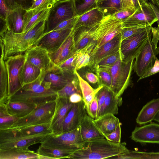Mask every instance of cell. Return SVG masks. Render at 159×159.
Instances as JSON below:
<instances>
[{
    "mask_svg": "<svg viewBox=\"0 0 159 159\" xmlns=\"http://www.w3.org/2000/svg\"><path fill=\"white\" fill-rule=\"evenodd\" d=\"M144 28L140 26H133L122 28L120 32L121 41Z\"/></svg>",
    "mask_w": 159,
    "mask_h": 159,
    "instance_id": "cell-50",
    "label": "cell"
},
{
    "mask_svg": "<svg viewBox=\"0 0 159 159\" xmlns=\"http://www.w3.org/2000/svg\"><path fill=\"white\" fill-rule=\"evenodd\" d=\"M135 8L136 9L141 5L147 2L146 0H132Z\"/></svg>",
    "mask_w": 159,
    "mask_h": 159,
    "instance_id": "cell-61",
    "label": "cell"
},
{
    "mask_svg": "<svg viewBox=\"0 0 159 159\" xmlns=\"http://www.w3.org/2000/svg\"><path fill=\"white\" fill-rule=\"evenodd\" d=\"M98 109V102L95 97L90 104L87 113L89 116L95 119L97 117Z\"/></svg>",
    "mask_w": 159,
    "mask_h": 159,
    "instance_id": "cell-54",
    "label": "cell"
},
{
    "mask_svg": "<svg viewBox=\"0 0 159 159\" xmlns=\"http://www.w3.org/2000/svg\"><path fill=\"white\" fill-rule=\"evenodd\" d=\"M134 59L124 62L120 58L111 68L112 83L110 89L117 97H120L128 86Z\"/></svg>",
    "mask_w": 159,
    "mask_h": 159,
    "instance_id": "cell-8",
    "label": "cell"
},
{
    "mask_svg": "<svg viewBox=\"0 0 159 159\" xmlns=\"http://www.w3.org/2000/svg\"><path fill=\"white\" fill-rule=\"evenodd\" d=\"M120 50L117 52L107 56L99 61L93 67L95 70H102L110 72L111 67L120 58Z\"/></svg>",
    "mask_w": 159,
    "mask_h": 159,
    "instance_id": "cell-41",
    "label": "cell"
},
{
    "mask_svg": "<svg viewBox=\"0 0 159 159\" xmlns=\"http://www.w3.org/2000/svg\"><path fill=\"white\" fill-rule=\"evenodd\" d=\"M99 81V86H102L110 89L112 83V77L109 72L102 70H96Z\"/></svg>",
    "mask_w": 159,
    "mask_h": 159,
    "instance_id": "cell-46",
    "label": "cell"
},
{
    "mask_svg": "<svg viewBox=\"0 0 159 159\" xmlns=\"http://www.w3.org/2000/svg\"><path fill=\"white\" fill-rule=\"evenodd\" d=\"M91 52L86 47L78 51L76 59V71L89 66L91 58Z\"/></svg>",
    "mask_w": 159,
    "mask_h": 159,
    "instance_id": "cell-42",
    "label": "cell"
},
{
    "mask_svg": "<svg viewBox=\"0 0 159 159\" xmlns=\"http://www.w3.org/2000/svg\"><path fill=\"white\" fill-rule=\"evenodd\" d=\"M19 118L9 114L5 104L0 103V130L9 128Z\"/></svg>",
    "mask_w": 159,
    "mask_h": 159,
    "instance_id": "cell-39",
    "label": "cell"
},
{
    "mask_svg": "<svg viewBox=\"0 0 159 159\" xmlns=\"http://www.w3.org/2000/svg\"><path fill=\"white\" fill-rule=\"evenodd\" d=\"M40 143L48 147L76 150L83 148L86 142L82 139L79 126L58 134L52 133L43 139Z\"/></svg>",
    "mask_w": 159,
    "mask_h": 159,
    "instance_id": "cell-6",
    "label": "cell"
},
{
    "mask_svg": "<svg viewBox=\"0 0 159 159\" xmlns=\"http://www.w3.org/2000/svg\"><path fill=\"white\" fill-rule=\"evenodd\" d=\"M126 143H116L105 138L86 142L82 148L75 151L68 158L73 159H110L125 152Z\"/></svg>",
    "mask_w": 159,
    "mask_h": 159,
    "instance_id": "cell-2",
    "label": "cell"
},
{
    "mask_svg": "<svg viewBox=\"0 0 159 159\" xmlns=\"http://www.w3.org/2000/svg\"><path fill=\"white\" fill-rule=\"evenodd\" d=\"M157 25V27H151L152 35V40L157 46L159 40V25Z\"/></svg>",
    "mask_w": 159,
    "mask_h": 159,
    "instance_id": "cell-56",
    "label": "cell"
},
{
    "mask_svg": "<svg viewBox=\"0 0 159 159\" xmlns=\"http://www.w3.org/2000/svg\"><path fill=\"white\" fill-rule=\"evenodd\" d=\"M38 107L35 104L21 101H12L9 99L6 104L8 112L20 118L27 116Z\"/></svg>",
    "mask_w": 159,
    "mask_h": 159,
    "instance_id": "cell-27",
    "label": "cell"
},
{
    "mask_svg": "<svg viewBox=\"0 0 159 159\" xmlns=\"http://www.w3.org/2000/svg\"><path fill=\"white\" fill-rule=\"evenodd\" d=\"M121 126L119 123L115 129L112 133L107 135L105 138L107 140L113 142L121 143Z\"/></svg>",
    "mask_w": 159,
    "mask_h": 159,
    "instance_id": "cell-51",
    "label": "cell"
},
{
    "mask_svg": "<svg viewBox=\"0 0 159 159\" xmlns=\"http://www.w3.org/2000/svg\"><path fill=\"white\" fill-rule=\"evenodd\" d=\"M122 23L121 21L109 15L105 16L99 23L90 27L91 41L89 43L93 48L91 55L121 32L122 28Z\"/></svg>",
    "mask_w": 159,
    "mask_h": 159,
    "instance_id": "cell-4",
    "label": "cell"
},
{
    "mask_svg": "<svg viewBox=\"0 0 159 159\" xmlns=\"http://www.w3.org/2000/svg\"><path fill=\"white\" fill-rule=\"evenodd\" d=\"M76 16L75 0H58L50 9L44 34L51 31L62 21Z\"/></svg>",
    "mask_w": 159,
    "mask_h": 159,
    "instance_id": "cell-10",
    "label": "cell"
},
{
    "mask_svg": "<svg viewBox=\"0 0 159 159\" xmlns=\"http://www.w3.org/2000/svg\"><path fill=\"white\" fill-rule=\"evenodd\" d=\"M42 74V71L39 68L25 60L19 75L22 86L36 80Z\"/></svg>",
    "mask_w": 159,
    "mask_h": 159,
    "instance_id": "cell-31",
    "label": "cell"
},
{
    "mask_svg": "<svg viewBox=\"0 0 159 159\" xmlns=\"http://www.w3.org/2000/svg\"><path fill=\"white\" fill-rule=\"evenodd\" d=\"M157 19L153 9L146 2L136 9L131 16L122 22V28L140 26L145 28L152 26Z\"/></svg>",
    "mask_w": 159,
    "mask_h": 159,
    "instance_id": "cell-12",
    "label": "cell"
},
{
    "mask_svg": "<svg viewBox=\"0 0 159 159\" xmlns=\"http://www.w3.org/2000/svg\"><path fill=\"white\" fill-rule=\"evenodd\" d=\"M46 20L39 22L28 31L20 33L8 30L0 36L4 47V59L15 54L22 53L33 46L45 33Z\"/></svg>",
    "mask_w": 159,
    "mask_h": 159,
    "instance_id": "cell-1",
    "label": "cell"
},
{
    "mask_svg": "<svg viewBox=\"0 0 159 159\" xmlns=\"http://www.w3.org/2000/svg\"><path fill=\"white\" fill-rule=\"evenodd\" d=\"M50 9H44L39 13H32L26 10L23 16L24 29L23 32L30 30L39 22L46 20Z\"/></svg>",
    "mask_w": 159,
    "mask_h": 159,
    "instance_id": "cell-33",
    "label": "cell"
},
{
    "mask_svg": "<svg viewBox=\"0 0 159 159\" xmlns=\"http://www.w3.org/2000/svg\"><path fill=\"white\" fill-rule=\"evenodd\" d=\"M50 123L32 125L17 129L20 134L23 135H34L47 132L52 133Z\"/></svg>",
    "mask_w": 159,
    "mask_h": 159,
    "instance_id": "cell-40",
    "label": "cell"
},
{
    "mask_svg": "<svg viewBox=\"0 0 159 159\" xmlns=\"http://www.w3.org/2000/svg\"><path fill=\"white\" fill-rule=\"evenodd\" d=\"M10 11L7 7L4 0H0V18L5 21Z\"/></svg>",
    "mask_w": 159,
    "mask_h": 159,
    "instance_id": "cell-55",
    "label": "cell"
},
{
    "mask_svg": "<svg viewBox=\"0 0 159 159\" xmlns=\"http://www.w3.org/2000/svg\"><path fill=\"white\" fill-rule=\"evenodd\" d=\"M77 51L75 46L73 29L71 33L59 48L49 54L52 62L58 66L73 56Z\"/></svg>",
    "mask_w": 159,
    "mask_h": 159,
    "instance_id": "cell-20",
    "label": "cell"
},
{
    "mask_svg": "<svg viewBox=\"0 0 159 159\" xmlns=\"http://www.w3.org/2000/svg\"><path fill=\"white\" fill-rule=\"evenodd\" d=\"M75 74L79 80V86L82 95V100L84 103V107L87 112L90 104L95 98L99 91L103 86H99L96 89H93L88 82L83 79L77 71H75Z\"/></svg>",
    "mask_w": 159,
    "mask_h": 159,
    "instance_id": "cell-30",
    "label": "cell"
},
{
    "mask_svg": "<svg viewBox=\"0 0 159 159\" xmlns=\"http://www.w3.org/2000/svg\"><path fill=\"white\" fill-rule=\"evenodd\" d=\"M61 70L54 64L40 76L42 83L57 92L63 88L74 76Z\"/></svg>",
    "mask_w": 159,
    "mask_h": 159,
    "instance_id": "cell-14",
    "label": "cell"
},
{
    "mask_svg": "<svg viewBox=\"0 0 159 159\" xmlns=\"http://www.w3.org/2000/svg\"><path fill=\"white\" fill-rule=\"evenodd\" d=\"M55 101V110L51 122L50 128L52 134H58L63 132V121L73 103L70 102L69 98L58 97Z\"/></svg>",
    "mask_w": 159,
    "mask_h": 159,
    "instance_id": "cell-17",
    "label": "cell"
},
{
    "mask_svg": "<svg viewBox=\"0 0 159 159\" xmlns=\"http://www.w3.org/2000/svg\"><path fill=\"white\" fill-rule=\"evenodd\" d=\"M94 119L87 114L83 118L80 124V127L81 135L86 143L93 140L105 138L94 125Z\"/></svg>",
    "mask_w": 159,
    "mask_h": 159,
    "instance_id": "cell-22",
    "label": "cell"
},
{
    "mask_svg": "<svg viewBox=\"0 0 159 159\" xmlns=\"http://www.w3.org/2000/svg\"><path fill=\"white\" fill-rule=\"evenodd\" d=\"M87 114L83 100L79 102L73 103L63 121L62 133L79 127L83 118Z\"/></svg>",
    "mask_w": 159,
    "mask_h": 159,
    "instance_id": "cell-19",
    "label": "cell"
},
{
    "mask_svg": "<svg viewBox=\"0 0 159 159\" xmlns=\"http://www.w3.org/2000/svg\"><path fill=\"white\" fill-rule=\"evenodd\" d=\"M121 42L120 33L112 39L98 48L91 55L89 66L93 67L102 59L119 51Z\"/></svg>",
    "mask_w": 159,
    "mask_h": 159,
    "instance_id": "cell-21",
    "label": "cell"
},
{
    "mask_svg": "<svg viewBox=\"0 0 159 159\" xmlns=\"http://www.w3.org/2000/svg\"><path fill=\"white\" fill-rule=\"evenodd\" d=\"M96 8L104 16L112 15L125 8L122 0H97Z\"/></svg>",
    "mask_w": 159,
    "mask_h": 159,
    "instance_id": "cell-34",
    "label": "cell"
},
{
    "mask_svg": "<svg viewBox=\"0 0 159 159\" xmlns=\"http://www.w3.org/2000/svg\"><path fill=\"white\" fill-rule=\"evenodd\" d=\"M148 2L153 10L157 19V24L159 25V9L156 5L149 2Z\"/></svg>",
    "mask_w": 159,
    "mask_h": 159,
    "instance_id": "cell-59",
    "label": "cell"
},
{
    "mask_svg": "<svg viewBox=\"0 0 159 159\" xmlns=\"http://www.w3.org/2000/svg\"><path fill=\"white\" fill-rule=\"evenodd\" d=\"M90 27H82L73 31L75 46L77 51L84 48L91 41Z\"/></svg>",
    "mask_w": 159,
    "mask_h": 159,
    "instance_id": "cell-37",
    "label": "cell"
},
{
    "mask_svg": "<svg viewBox=\"0 0 159 159\" xmlns=\"http://www.w3.org/2000/svg\"><path fill=\"white\" fill-rule=\"evenodd\" d=\"M93 123L100 132L105 137L113 132L120 123L119 119L114 114H107L94 119Z\"/></svg>",
    "mask_w": 159,
    "mask_h": 159,
    "instance_id": "cell-28",
    "label": "cell"
},
{
    "mask_svg": "<svg viewBox=\"0 0 159 159\" xmlns=\"http://www.w3.org/2000/svg\"><path fill=\"white\" fill-rule=\"evenodd\" d=\"M159 72V60L156 57L153 65L148 68L138 81Z\"/></svg>",
    "mask_w": 159,
    "mask_h": 159,
    "instance_id": "cell-52",
    "label": "cell"
},
{
    "mask_svg": "<svg viewBox=\"0 0 159 159\" xmlns=\"http://www.w3.org/2000/svg\"><path fill=\"white\" fill-rule=\"evenodd\" d=\"M32 0H4L7 8L10 11L18 7H22L26 10L30 7Z\"/></svg>",
    "mask_w": 159,
    "mask_h": 159,
    "instance_id": "cell-45",
    "label": "cell"
},
{
    "mask_svg": "<svg viewBox=\"0 0 159 159\" xmlns=\"http://www.w3.org/2000/svg\"><path fill=\"white\" fill-rule=\"evenodd\" d=\"M124 8H135L132 0H122Z\"/></svg>",
    "mask_w": 159,
    "mask_h": 159,
    "instance_id": "cell-60",
    "label": "cell"
},
{
    "mask_svg": "<svg viewBox=\"0 0 159 159\" xmlns=\"http://www.w3.org/2000/svg\"><path fill=\"white\" fill-rule=\"evenodd\" d=\"M136 10V9L135 8H125L112 15L116 19L122 22L133 14Z\"/></svg>",
    "mask_w": 159,
    "mask_h": 159,
    "instance_id": "cell-49",
    "label": "cell"
},
{
    "mask_svg": "<svg viewBox=\"0 0 159 159\" xmlns=\"http://www.w3.org/2000/svg\"><path fill=\"white\" fill-rule=\"evenodd\" d=\"M55 106V100L39 105L30 114L19 118L9 128L20 129L32 125L50 123L54 114Z\"/></svg>",
    "mask_w": 159,
    "mask_h": 159,
    "instance_id": "cell-7",
    "label": "cell"
},
{
    "mask_svg": "<svg viewBox=\"0 0 159 159\" xmlns=\"http://www.w3.org/2000/svg\"><path fill=\"white\" fill-rule=\"evenodd\" d=\"M130 137L136 142L159 144V124L151 122L136 127L132 132Z\"/></svg>",
    "mask_w": 159,
    "mask_h": 159,
    "instance_id": "cell-16",
    "label": "cell"
},
{
    "mask_svg": "<svg viewBox=\"0 0 159 159\" xmlns=\"http://www.w3.org/2000/svg\"><path fill=\"white\" fill-rule=\"evenodd\" d=\"M105 16L96 7L79 16L73 28L75 31L82 27H90L99 23Z\"/></svg>",
    "mask_w": 159,
    "mask_h": 159,
    "instance_id": "cell-26",
    "label": "cell"
},
{
    "mask_svg": "<svg viewBox=\"0 0 159 159\" xmlns=\"http://www.w3.org/2000/svg\"><path fill=\"white\" fill-rule=\"evenodd\" d=\"M159 111V98L154 99L148 102L139 112L136 119L140 125H145L154 120Z\"/></svg>",
    "mask_w": 159,
    "mask_h": 159,
    "instance_id": "cell-24",
    "label": "cell"
},
{
    "mask_svg": "<svg viewBox=\"0 0 159 159\" xmlns=\"http://www.w3.org/2000/svg\"><path fill=\"white\" fill-rule=\"evenodd\" d=\"M58 97L57 92L42 83L40 76L34 81L22 86L9 100L34 103L38 106L56 100Z\"/></svg>",
    "mask_w": 159,
    "mask_h": 159,
    "instance_id": "cell-3",
    "label": "cell"
},
{
    "mask_svg": "<svg viewBox=\"0 0 159 159\" xmlns=\"http://www.w3.org/2000/svg\"><path fill=\"white\" fill-rule=\"evenodd\" d=\"M5 61L8 77L9 98L22 87L19 75L25 62V54H18L9 56Z\"/></svg>",
    "mask_w": 159,
    "mask_h": 159,
    "instance_id": "cell-13",
    "label": "cell"
},
{
    "mask_svg": "<svg viewBox=\"0 0 159 159\" xmlns=\"http://www.w3.org/2000/svg\"><path fill=\"white\" fill-rule=\"evenodd\" d=\"M25 54V60L39 68L42 71V74L53 64L48 52L39 46H33L27 50Z\"/></svg>",
    "mask_w": 159,
    "mask_h": 159,
    "instance_id": "cell-18",
    "label": "cell"
},
{
    "mask_svg": "<svg viewBox=\"0 0 159 159\" xmlns=\"http://www.w3.org/2000/svg\"><path fill=\"white\" fill-rule=\"evenodd\" d=\"M154 120L159 123V111L156 116Z\"/></svg>",
    "mask_w": 159,
    "mask_h": 159,
    "instance_id": "cell-62",
    "label": "cell"
},
{
    "mask_svg": "<svg viewBox=\"0 0 159 159\" xmlns=\"http://www.w3.org/2000/svg\"><path fill=\"white\" fill-rule=\"evenodd\" d=\"M151 27L143 28L121 41L120 51L122 61L127 62L135 58L148 38L152 35Z\"/></svg>",
    "mask_w": 159,
    "mask_h": 159,
    "instance_id": "cell-9",
    "label": "cell"
},
{
    "mask_svg": "<svg viewBox=\"0 0 159 159\" xmlns=\"http://www.w3.org/2000/svg\"><path fill=\"white\" fill-rule=\"evenodd\" d=\"M85 77L90 83L95 84L98 83L99 79L97 75L91 72H87L85 75Z\"/></svg>",
    "mask_w": 159,
    "mask_h": 159,
    "instance_id": "cell-57",
    "label": "cell"
},
{
    "mask_svg": "<svg viewBox=\"0 0 159 159\" xmlns=\"http://www.w3.org/2000/svg\"><path fill=\"white\" fill-rule=\"evenodd\" d=\"M76 150L48 147L40 145L37 150L39 155L46 156L51 159L68 158V157Z\"/></svg>",
    "mask_w": 159,
    "mask_h": 159,
    "instance_id": "cell-35",
    "label": "cell"
},
{
    "mask_svg": "<svg viewBox=\"0 0 159 159\" xmlns=\"http://www.w3.org/2000/svg\"><path fill=\"white\" fill-rule=\"evenodd\" d=\"M58 0H32L30 7L27 10L35 8L43 10L51 9Z\"/></svg>",
    "mask_w": 159,
    "mask_h": 159,
    "instance_id": "cell-47",
    "label": "cell"
},
{
    "mask_svg": "<svg viewBox=\"0 0 159 159\" xmlns=\"http://www.w3.org/2000/svg\"><path fill=\"white\" fill-rule=\"evenodd\" d=\"M97 0H83L81 4H76L77 16H80L96 7Z\"/></svg>",
    "mask_w": 159,
    "mask_h": 159,
    "instance_id": "cell-44",
    "label": "cell"
},
{
    "mask_svg": "<svg viewBox=\"0 0 159 159\" xmlns=\"http://www.w3.org/2000/svg\"><path fill=\"white\" fill-rule=\"evenodd\" d=\"M81 94L77 93H75L71 95L69 98L70 102L73 103L79 102L82 100V97Z\"/></svg>",
    "mask_w": 159,
    "mask_h": 159,
    "instance_id": "cell-58",
    "label": "cell"
},
{
    "mask_svg": "<svg viewBox=\"0 0 159 159\" xmlns=\"http://www.w3.org/2000/svg\"><path fill=\"white\" fill-rule=\"evenodd\" d=\"M152 35L148 39L144 46L135 58L133 70L139 77L154 63L156 56L159 54L157 47L152 40Z\"/></svg>",
    "mask_w": 159,
    "mask_h": 159,
    "instance_id": "cell-11",
    "label": "cell"
},
{
    "mask_svg": "<svg viewBox=\"0 0 159 159\" xmlns=\"http://www.w3.org/2000/svg\"><path fill=\"white\" fill-rule=\"evenodd\" d=\"M0 103H6L9 99V80L7 69L4 59V47L0 43Z\"/></svg>",
    "mask_w": 159,
    "mask_h": 159,
    "instance_id": "cell-25",
    "label": "cell"
},
{
    "mask_svg": "<svg viewBox=\"0 0 159 159\" xmlns=\"http://www.w3.org/2000/svg\"><path fill=\"white\" fill-rule=\"evenodd\" d=\"M156 4L155 5L157 6L159 9V0H155Z\"/></svg>",
    "mask_w": 159,
    "mask_h": 159,
    "instance_id": "cell-63",
    "label": "cell"
},
{
    "mask_svg": "<svg viewBox=\"0 0 159 159\" xmlns=\"http://www.w3.org/2000/svg\"><path fill=\"white\" fill-rule=\"evenodd\" d=\"M52 133L47 132L34 135H23L17 129L0 130V150L12 148L28 149L32 145L40 143L43 139Z\"/></svg>",
    "mask_w": 159,
    "mask_h": 159,
    "instance_id": "cell-5",
    "label": "cell"
},
{
    "mask_svg": "<svg viewBox=\"0 0 159 159\" xmlns=\"http://www.w3.org/2000/svg\"><path fill=\"white\" fill-rule=\"evenodd\" d=\"M110 159H159V152H145L127 149Z\"/></svg>",
    "mask_w": 159,
    "mask_h": 159,
    "instance_id": "cell-36",
    "label": "cell"
},
{
    "mask_svg": "<svg viewBox=\"0 0 159 159\" xmlns=\"http://www.w3.org/2000/svg\"><path fill=\"white\" fill-rule=\"evenodd\" d=\"M122 102L121 98L117 97L110 89L107 88L104 103L96 119L107 114H117L118 106Z\"/></svg>",
    "mask_w": 159,
    "mask_h": 159,
    "instance_id": "cell-29",
    "label": "cell"
},
{
    "mask_svg": "<svg viewBox=\"0 0 159 159\" xmlns=\"http://www.w3.org/2000/svg\"><path fill=\"white\" fill-rule=\"evenodd\" d=\"M107 88L103 86L98 92L96 96L98 103L97 116L99 114L101 109L104 103L107 94Z\"/></svg>",
    "mask_w": 159,
    "mask_h": 159,
    "instance_id": "cell-53",
    "label": "cell"
},
{
    "mask_svg": "<svg viewBox=\"0 0 159 159\" xmlns=\"http://www.w3.org/2000/svg\"><path fill=\"white\" fill-rule=\"evenodd\" d=\"M79 16H77L61 22L52 31L73 29V28L78 19Z\"/></svg>",
    "mask_w": 159,
    "mask_h": 159,
    "instance_id": "cell-48",
    "label": "cell"
},
{
    "mask_svg": "<svg viewBox=\"0 0 159 159\" xmlns=\"http://www.w3.org/2000/svg\"><path fill=\"white\" fill-rule=\"evenodd\" d=\"M75 93L81 94L79 80L76 74L63 88L57 91L58 97L62 98H69Z\"/></svg>",
    "mask_w": 159,
    "mask_h": 159,
    "instance_id": "cell-38",
    "label": "cell"
},
{
    "mask_svg": "<svg viewBox=\"0 0 159 159\" xmlns=\"http://www.w3.org/2000/svg\"><path fill=\"white\" fill-rule=\"evenodd\" d=\"M78 51L73 56L58 65L59 68L64 72L75 74L76 71V59Z\"/></svg>",
    "mask_w": 159,
    "mask_h": 159,
    "instance_id": "cell-43",
    "label": "cell"
},
{
    "mask_svg": "<svg viewBox=\"0 0 159 159\" xmlns=\"http://www.w3.org/2000/svg\"><path fill=\"white\" fill-rule=\"evenodd\" d=\"M72 30L73 29L61 30L44 34L34 46L42 48L49 53L53 52L61 46Z\"/></svg>",
    "mask_w": 159,
    "mask_h": 159,
    "instance_id": "cell-15",
    "label": "cell"
},
{
    "mask_svg": "<svg viewBox=\"0 0 159 159\" xmlns=\"http://www.w3.org/2000/svg\"><path fill=\"white\" fill-rule=\"evenodd\" d=\"M26 11L23 8L18 7L9 11L5 20L8 30L16 33L23 32V16Z\"/></svg>",
    "mask_w": 159,
    "mask_h": 159,
    "instance_id": "cell-23",
    "label": "cell"
},
{
    "mask_svg": "<svg viewBox=\"0 0 159 159\" xmlns=\"http://www.w3.org/2000/svg\"><path fill=\"white\" fill-rule=\"evenodd\" d=\"M39 156L28 149L12 148L0 150V159H38Z\"/></svg>",
    "mask_w": 159,
    "mask_h": 159,
    "instance_id": "cell-32",
    "label": "cell"
},
{
    "mask_svg": "<svg viewBox=\"0 0 159 159\" xmlns=\"http://www.w3.org/2000/svg\"><path fill=\"white\" fill-rule=\"evenodd\" d=\"M146 0L149 1H150V2H152V1H153L154 0Z\"/></svg>",
    "mask_w": 159,
    "mask_h": 159,
    "instance_id": "cell-64",
    "label": "cell"
}]
</instances>
